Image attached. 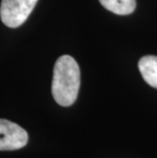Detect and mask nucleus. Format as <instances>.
<instances>
[{
	"mask_svg": "<svg viewBox=\"0 0 157 158\" xmlns=\"http://www.w3.org/2000/svg\"><path fill=\"white\" fill-rule=\"evenodd\" d=\"M28 133L12 122L0 119V150H18L28 143Z\"/></svg>",
	"mask_w": 157,
	"mask_h": 158,
	"instance_id": "3",
	"label": "nucleus"
},
{
	"mask_svg": "<svg viewBox=\"0 0 157 158\" xmlns=\"http://www.w3.org/2000/svg\"><path fill=\"white\" fill-rule=\"evenodd\" d=\"M81 84V73L76 61L69 55L56 60L53 69L52 95L61 106H71L76 102Z\"/></svg>",
	"mask_w": 157,
	"mask_h": 158,
	"instance_id": "1",
	"label": "nucleus"
},
{
	"mask_svg": "<svg viewBox=\"0 0 157 158\" xmlns=\"http://www.w3.org/2000/svg\"><path fill=\"white\" fill-rule=\"evenodd\" d=\"M140 73L145 82L157 89V56L146 55L139 60Z\"/></svg>",
	"mask_w": 157,
	"mask_h": 158,
	"instance_id": "4",
	"label": "nucleus"
},
{
	"mask_svg": "<svg viewBox=\"0 0 157 158\" xmlns=\"http://www.w3.org/2000/svg\"><path fill=\"white\" fill-rule=\"evenodd\" d=\"M38 0H2L0 5V18L2 23L9 28H18L22 26Z\"/></svg>",
	"mask_w": 157,
	"mask_h": 158,
	"instance_id": "2",
	"label": "nucleus"
},
{
	"mask_svg": "<svg viewBox=\"0 0 157 158\" xmlns=\"http://www.w3.org/2000/svg\"><path fill=\"white\" fill-rule=\"evenodd\" d=\"M99 1L107 10L119 15H130L136 8V0H99Z\"/></svg>",
	"mask_w": 157,
	"mask_h": 158,
	"instance_id": "5",
	"label": "nucleus"
}]
</instances>
